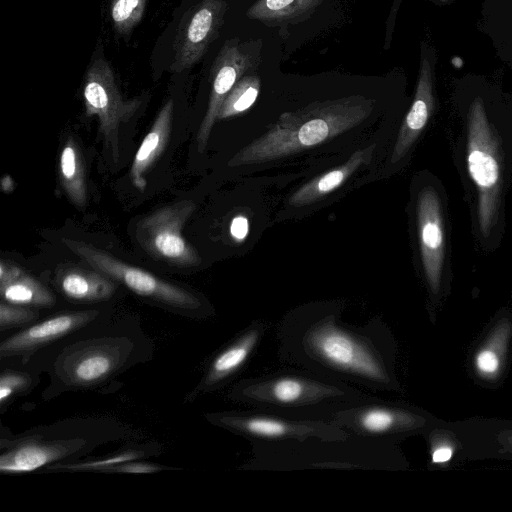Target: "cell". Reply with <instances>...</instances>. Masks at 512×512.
Listing matches in <instances>:
<instances>
[{"instance_id":"603a6c76","label":"cell","mask_w":512,"mask_h":512,"mask_svg":"<svg viewBox=\"0 0 512 512\" xmlns=\"http://www.w3.org/2000/svg\"><path fill=\"white\" fill-rule=\"evenodd\" d=\"M324 0H257L246 12L249 19L266 25H283L301 21Z\"/></svg>"},{"instance_id":"9a60e30c","label":"cell","mask_w":512,"mask_h":512,"mask_svg":"<svg viewBox=\"0 0 512 512\" xmlns=\"http://www.w3.org/2000/svg\"><path fill=\"white\" fill-rule=\"evenodd\" d=\"M269 324L255 320L242 329L209 363L198 389L210 391L226 385L247 365Z\"/></svg>"},{"instance_id":"30bf717a","label":"cell","mask_w":512,"mask_h":512,"mask_svg":"<svg viewBox=\"0 0 512 512\" xmlns=\"http://www.w3.org/2000/svg\"><path fill=\"white\" fill-rule=\"evenodd\" d=\"M329 422L352 435L395 443L421 429L425 419L408 407L372 396L336 411Z\"/></svg>"},{"instance_id":"484cf974","label":"cell","mask_w":512,"mask_h":512,"mask_svg":"<svg viewBox=\"0 0 512 512\" xmlns=\"http://www.w3.org/2000/svg\"><path fill=\"white\" fill-rule=\"evenodd\" d=\"M261 80L256 75H244L233 86L223 101L218 119H225L248 110L257 100Z\"/></svg>"},{"instance_id":"7402d4cb","label":"cell","mask_w":512,"mask_h":512,"mask_svg":"<svg viewBox=\"0 0 512 512\" xmlns=\"http://www.w3.org/2000/svg\"><path fill=\"white\" fill-rule=\"evenodd\" d=\"M59 178L63 190L78 208L87 204V183L82 151L72 136L66 140L59 158Z\"/></svg>"},{"instance_id":"4316f807","label":"cell","mask_w":512,"mask_h":512,"mask_svg":"<svg viewBox=\"0 0 512 512\" xmlns=\"http://www.w3.org/2000/svg\"><path fill=\"white\" fill-rule=\"evenodd\" d=\"M146 7V0H112L110 17L114 30L120 35H127L141 21Z\"/></svg>"},{"instance_id":"9c48e42d","label":"cell","mask_w":512,"mask_h":512,"mask_svg":"<svg viewBox=\"0 0 512 512\" xmlns=\"http://www.w3.org/2000/svg\"><path fill=\"white\" fill-rule=\"evenodd\" d=\"M195 208L192 200L185 199L141 218L135 227L138 243L157 260L181 267L198 266L201 258L182 234Z\"/></svg>"},{"instance_id":"1f68e13d","label":"cell","mask_w":512,"mask_h":512,"mask_svg":"<svg viewBox=\"0 0 512 512\" xmlns=\"http://www.w3.org/2000/svg\"><path fill=\"white\" fill-rule=\"evenodd\" d=\"M249 230L248 219L242 215L235 217L230 225V233L236 240H243Z\"/></svg>"},{"instance_id":"83f0119b","label":"cell","mask_w":512,"mask_h":512,"mask_svg":"<svg viewBox=\"0 0 512 512\" xmlns=\"http://www.w3.org/2000/svg\"><path fill=\"white\" fill-rule=\"evenodd\" d=\"M37 318V313L20 305L4 302L0 304L1 329L22 325Z\"/></svg>"},{"instance_id":"cb8c5ba5","label":"cell","mask_w":512,"mask_h":512,"mask_svg":"<svg viewBox=\"0 0 512 512\" xmlns=\"http://www.w3.org/2000/svg\"><path fill=\"white\" fill-rule=\"evenodd\" d=\"M0 293L4 301L20 306L49 307L55 302L52 293L24 271L0 283Z\"/></svg>"},{"instance_id":"5bb4252c","label":"cell","mask_w":512,"mask_h":512,"mask_svg":"<svg viewBox=\"0 0 512 512\" xmlns=\"http://www.w3.org/2000/svg\"><path fill=\"white\" fill-rule=\"evenodd\" d=\"M438 193L431 187L419 192L417 222L420 253L427 282L434 293L441 283L445 237Z\"/></svg>"},{"instance_id":"6da1fadb","label":"cell","mask_w":512,"mask_h":512,"mask_svg":"<svg viewBox=\"0 0 512 512\" xmlns=\"http://www.w3.org/2000/svg\"><path fill=\"white\" fill-rule=\"evenodd\" d=\"M341 315L337 305L285 315L276 329L279 361L371 391L398 390L396 347L388 326L379 318L349 324Z\"/></svg>"},{"instance_id":"d6a6232c","label":"cell","mask_w":512,"mask_h":512,"mask_svg":"<svg viewBox=\"0 0 512 512\" xmlns=\"http://www.w3.org/2000/svg\"><path fill=\"white\" fill-rule=\"evenodd\" d=\"M453 449L448 445H440L434 448L432 452V462L434 464H442L452 458Z\"/></svg>"},{"instance_id":"277c9868","label":"cell","mask_w":512,"mask_h":512,"mask_svg":"<svg viewBox=\"0 0 512 512\" xmlns=\"http://www.w3.org/2000/svg\"><path fill=\"white\" fill-rule=\"evenodd\" d=\"M369 102L360 97L345 98L316 105L296 114L301 124L291 115L260 140L241 150L230 161L231 165L268 160L309 148L327 140L341 129L349 128L363 119Z\"/></svg>"},{"instance_id":"7c38bea8","label":"cell","mask_w":512,"mask_h":512,"mask_svg":"<svg viewBox=\"0 0 512 512\" xmlns=\"http://www.w3.org/2000/svg\"><path fill=\"white\" fill-rule=\"evenodd\" d=\"M228 9L225 0H202L182 18L173 42L170 71L193 67L217 38Z\"/></svg>"},{"instance_id":"2e32d148","label":"cell","mask_w":512,"mask_h":512,"mask_svg":"<svg viewBox=\"0 0 512 512\" xmlns=\"http://www.w3.org/2000/svg\"><path fill=\"white\" fill-rule=\"evenodd\" d=\"M98 311L62 313L39 322L9 338L0 345V357H10L40 348L78 330L92 321Z\"/></svg>"},{"instance_id":"52a82bcc","label":"cell","mask_w":512,"mask_h":512,"mask_svg":"<svg viewBox=\"0 0 512 512\" xmlns=\"http://www.w3.org/2000/svg\"><path fill=\"white\" fill-rule=\"evenodd\" d=\"M83 99L86 115L98 117L105 147L117 162L120 128L135 114L140 100L123 98L110 64L102 57L95 59L85 74Z\"/></svg>"},{"instance_id":"ffe728a7","label":"cell","mask_w":512,"mask_h":512,"mask_svg":"<svg viewBox=\"0 0 512 512\" xmlns=\"http://www.w3.org/2000/svg\"><path fill=\"white\" fill-rule=\"evenodd\" d=\"M57 285L68 298L91 302L110 298L117 285L99 271H90L77 266H65L57 272Z\"/></svg>"},{"instance_id":"5b68a950","label":"cell","mask_w":512,"mask_h":512,"mask_svg":"<svg viewBox=\"0 0 512 512\" xmlns=\"http://www.w3.org/2000/svg\"><path fill=\"white\" fill-rule=\"evenodd\" d=\"M467 167L478 191L480 230L487 237L498 219L501 167L498 140L479 100L468 115Z\"/></svg>"},{"instance_id":"d6986e66","label":"cell","mask_w":512,"mask_h":512,"mask_svg":"<svg viewBox=\"0 0 512 512\" xmlns=\"http://www.w3.org/2000/svg\"><path fill=\"white\" fill-rule=\"evenodd\" d=\"M430 80L427 63H425L421 68L414 100L399 130L390 159L391 164L397 163L408 153L430 118L433 109Z\"/></svg>"},{"instance_id":"ac0fdd59","label":"cell","mask_w":512,"mask_h":512,"mask_svg":"<svg viewBox=\"0 0 512 512\" xmlns=\"http://www.w3.org/2000/svg\"><path fill=\"white\" fill-rule=\"evenodd\" d=\"M173 108V100L166 101L135 154L130 169V179L140 191L145 190L147 186L146 174L169 142Z\"/></svg>"},{"instance_id":"8fae6325","label":"cell","mask_w":512,"mask_h":512,"mask_svg":"<svg viewBox=\"0 0 512 512\" xmlns=\"http://www.w3.org/2000/svg\"><path fill=\"white\" fill-rule=\"evenodd\" d=\"M128 342L104 338L79 343L68 348L59 358L57 374L64 382L89 386L102 382L125 361Z\"/></svg>"},{"instance_id":"44dd1931","label":"cell","mask_w":512,"mask_h":512,"mask_svg":"<svg viewBox=\"0 0 512 512\" xmlns=\"http://www.w3.org/2000/svg\"><path fill=\"white\" fill-rule=\"evenodd\" d=\"M371 148L355 152L343 165L303 185L291 196L289 203L293 206L308 205L339 188L366 160Z\"/></svg>"},{"instance_id":"4fadbf2b","label":"cell","mask_w":512,"mask_h":512,"mask_svg":"<svg viewBox=\"0 0 512 512\" xmlns=\"http://www.w3.org/2000/svg\"><path fill=\"white\" fill-rule=\"evenodd\" d=\"M253 65L251 53L237 39L225 42L211 68V92L206 113L196 136L197 148L203 152L223 101L237 81Z\"/></svg>"},{"instance_id":"f546056e","label":"cell","mask_w":512,"mask_h":512,"mask_svg":"<svg viewBox=\"0 0 512 512\" xmlns=\"http://www.w3.org/2000/svg\"><path fill=\"white\" fill-rule=\"evenodd\" d=\"M30 383L28 375L20 372H5L0 377V402L4 403L16 392Z\"/></svg>"},{"instance_id":"e0dca14e","label":"cell","mask_w":512,"mask_h":512,"mask_svg":"<svg viewBox=\"0 0 512 512\" xmlns=\"http://www.w3.org/2000/svg\"><path fill=\"white\" fill-rule=\"evenodd\" d=\"M82 445L84 442L78 439L53 442L27 440L0 456V471L2 473L31 472L67 457Z\"/></svg>"},{"instance_id":"7a4b0ae2","label":"cell","mask_w":512,"mask_h":512,"mask_svg":"<svg viewBox=\"0 0 512 512\" xmlns=\"http://www.w3.org/2000/svg\"><path fill=\"white\" fill-rule=\"evenodd\" d=\"M371 397L343 381L288 366L244 378L228 393L230 400L250 408L327 422L336 411Z\"/></svg>"},{"instance_id":"4dcf8cb0","label":"cell","mask_w":512,"mask_h":512,"mask_svg":"<svg viewBox=\"0 0 512 512\" xmlns=\"http://www.w3.org/2000/svg\"><path fill=\"white\" fill-rule=\"evenodd\" d=\"M166 469L155 464L133 462L132 460L125 461L113 466L104 468L102 471L114 473H156Z\"/></svg>"},{"instance_id":"3957f363","label":"cell","mask_w":512,"mask_h":512,"mask_svg":"<svg viewBox=\"0 0 512 512\" xmlns=\"http://www.w3.org/2000/svg\"><path fill=\"white\" fill-rule=\"evenodd\" d=\"M240 470L288 472L307 469L395 470L400 465L394 442L350 435L346 439L309 438L282 442L252 441Z\"/></svg>"},{"instance_id":"d4e9b609","label":"cell","mask_w":512,"mask_h":512,"mask_svg":"<svg viewBox=\"0 0 512 512\" xmlns=\"http://www.w3.org/2000/svg\"><path fill=\"white\" fill-rule=\"evenodd\" d=\"M510 330L508 322L501 323L494 330L488 343L476 354L475 366L481 376L491 378L498 375L503 364Z\"/></svg>"},{"instance_id":"ba28073f","label":"cell","mask_w":512,"mask_h":512,"mask_svg":"<svg viewBox=\"0 0 512 512\" xmlns=\"http://www.w3.org/2000/svg\"><path fill=\"white\" fill-rule=\"evenodd\" d=\"M64 245L96 271L116 280L134 293L164 304L188 310L201 307L198 297L189 291L162 280L156 275L129 265L107 252L83 241L64 238Z\"/></svg>"},{"instance_id":"8992f818","label":"cell","mask_w":512,"mask_h":512,"mask_svg":"<svg viewBox=\"0 0 512 512\" xmlns=\"http://www.w3.org/2000/svg\"><path fill=\"white\" fill-rule=\"evenodd\" d=\"M207 418L214 425L242 436L249 442L302 441L309 438L339 440L351 435L331 422L300 419L255 408L210 414Z\"/></svg>"},{"instance_id":"f1b7e54d","label":"cell","mask_w":512,"mask_h":512,"mask_svg":"<svg viewBox=\"0 0 512 512\" xmlns=\"http://www.w3.org/2000/svg\"><path fill=\"white\" fill-rule=\"evenodd\" d=\"M142 452L139 451H125L121 452L117 455H114L110 458L100 459V460H94L89 461L85 463H78V464H70V465H54L52 468L54 469H67V470H100L102 471L104 468L113 466L125 461L134 460L138 457H141Z\"/></svg>"}]
</instances>
